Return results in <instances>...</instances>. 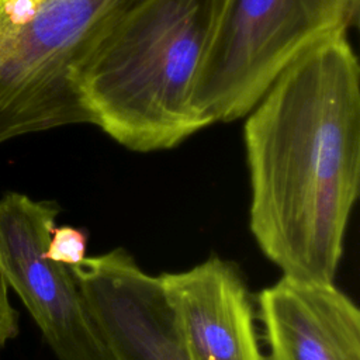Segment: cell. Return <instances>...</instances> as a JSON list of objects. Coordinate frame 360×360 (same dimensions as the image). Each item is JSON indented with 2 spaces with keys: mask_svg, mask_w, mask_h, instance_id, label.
I'll list each match as a JSON object with an SVG mask.
<instances>
[{
  "mask_svg": "<svg viewBox=\"0 0 360 360\" xmlns=\"http://www.w3.org/2000/svg\"><path fill=\"white\" fill-rule=\"evenodd\" d=\"M245 117L259 249L283 276L335 283L360 188V66L347 34L298 55Z\"/></svg>",
  "mask_w": 360,
  "mask_h": 360,
  "instance_id": "1",
  "label": "cell"
},
{
  "mask_svg": "<svg viewBox=\"0 0 360 360\" xmlns=\"http://www.w3.org/2000/svg\"><path fill=\"white\" fill-rule=\"evenodd\" d=\"M228 0H145L98 41L79 76L90 124L134 152L208 127L191 91Z\"/></svg>",
  "mask_w": 360,
  "mask_h": 360,
  "instance_id": "2",
  "label": "cell"
},
{
  "mask_svg": "<svg viewBox=\"0 0 360 360\" xmlns=\"http://www.w3.org/2000/svg\"><path fill=\"white\" fill-rule=\"evenodd\" d=\"M145 0H0V143L90 124L79 76L105 32Z\"/></svg>",
  "mask_w": 360,
  "mask_h": 360,
  "instance_id": "3",
  "label": "cell"
},
{
  "mask_svg": "<svg viewBox=\"0 0 360 360\" xmlns=\"http://www.w3.org/2000/svg\"><path fill=\"white\" fill-rule=\"evenodd\" d=\"M360 0H228L191 91L211 125L245 117L309 46L359 22Z\"/></svg>",
  "mask_w": 360,
  "mask_h": 360,
  "instance_id": "4",
  "label": "cell"
},
{
  "mask_svg": "<svg viewBox=\"0 0 360 360\" xmlns=\"http://www.w3.org/2000/svg\"><path fill=\"white\" fill-rule=\"evenodd\" d=\"M60 207L8 191L0 198V271L58 360H111L69 266L45 257Z\"/></svg>",
  "mask_w": 360,
  "mask_h": 360,
  "instance_id": "5",
  "label": "cell"
},
{
  "mask_svg": "<svg viewBox=\"0 0 360 360\" xmlns=\"http://www.w3.org/2000/svg\"><path fill=\"white\" fill-rule=\"evenodd\" d=\"M111 360H193L181 343L159 280L124 248L72 266Z\"/></svg>",
  "mask_w": 360,
  "mask_h": 360,
  "instance_id": "6",
  "label": "cell"
},
{
  "mask_svg": "<svg viewBox=\"0 0 360 360\" xmlns=\"http://www.w3.org/2000/svg\"><path fill=\"white\" fill-rule=\"evenodd\" d=\"M173 326L193 360H266L256 302L238 266L217 255L188 270L162 273Z\"/></svg>",
  "mask_w": 360,
  "mask_h": 360,
  "instance_id": "7",
  "label": "cell"
},
{
  "mask_svg": "<svg viewBox=\"0 0 360 360\" xmlns=\"http://www.w3.org/2000/svg\"><path fill=\"white\" fill-rule=\"evenodd\" d=\"M256 304L266 360H360V311L335 283L281 276Z\"/></svg>",
  "mask_w": 360,
  "mask_h": 360,
  "instance_id": "8",
  "label": "cell"
},
{
  "mask_svg": "<svg viewBox=\"0 0 360 360\" xmlns=\"http://www.w3.org/2000/svg\"><path fill=\"white\" fill-rule=\"evenodd\" d=\"M89 232L72 225L55 226L45 249V257L65 266H76L86 257Z\"/></svg>",
  "mask_w": 360,
  "mask_h": 360,
  "instance_id": "9",
  "label": "cell"
},
{
  "mask_svg": "<svg viewBox=\"0 0 360 360\" xmlns=\"http://www.w3.org/2000/svg\"><path fill=\"white\" fill-rule=\"evenodd\" d=\"M18 332V312L10 304L8 284L0 271V347L17 338Z\"/></svg>",
  "mask_w": 360,
  "mask_h": 360,
  "instance_id": "10",
  "label": "cell"
}]
</instances>
